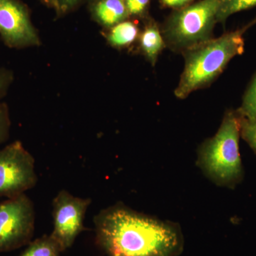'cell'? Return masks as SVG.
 <instances>
[{
    "label": "cell",
    "instance_id": "1",
    "mask_svg": "<svg viewBox=\"0 0 256 256\" xmlns=\"http://www.w3.org/2000/svg\"><path fill=\"white\" fill-rule=\"evenodd\" d=\"M96 242L108 256H178L184 238L176 224L139 213L122 204L94 220Z\"/></svg>",
    "mask_w": 256,
    "mask_h": 256
},
{
    "label": "cell",
    "instance_id": "2",
    "mask_svg": "<svg viewBox=\"0 0 256 256\" xmlns=\"http://www.w3.org/2000/svg\"><path fill=\"white\" fill-rule=\"evenodd\" d=\"M256 23V18L244 28L210 38L183 52L184 69L175 96L184 99L192 92L210 85L223 72L229 62L244 53V35Z\"/></svg>",
    "mask_w": 256,
    "mask_h": 256
},
{
    "label": "cell",
    "instance_id": "3",
    "mask_svg": "<svg viewBox=\"0 0 256 256\" xmlns=\"http://www.w3.org/2000/svg\"><path fill=\"white\" fill-rule=\"evenodd\" d=\"M240 118L237 110L227 112L218 132L205 141L198 151L200 168L220 186L235 188L244 176L238 144Z\"/></svg>",
    "mask_w": 256,
    "mask_h": 256
},
{
    "label": "cell",
    "instance_id": "4",
    "mask_svg": "<svg viewBox=\"0 0 256 256\" xmlns=\"http://www.w3.org/2000/svg\"><path fill=\"white\" fill-rule=\"evenodd\" d=\"M220 3V0H201L176 10L163 26L165 44L184 52L210 40Z\"/></svg>",
    "mask_w": 256,
    "mask_h": 256
},
{
    "label": "cell",
    "instance_id": "5",
    "mask_svg": "<svg viewBox=\"0 0 256 256\" xmlns=\"http://www.w3.org/2000/svg\"><path fill=\"white\" fill-rule=\"evenodd\" d=\"M34 226V206L24 194L0 204V252L28 245Z\"/></svg>",
    "mask_w": 256,
    "mask_h": 256
},
{
    "label": "cell",
    "instance_id": "6",
    "mask_svg": "<svg viewBox=\"0 0 256 256\" xmlns=\"http://www.w3.org/2000/svg\"><path fill=\"white\" fill-rule=\"evenodd\" d=\"M36 182L34 158L22 143L15 141L0 150V196H18Z\"/></svg>",
    "mask_w": 256,
    "mask_h": 256
},
{
    "label": "cell",
    "instance_id": "7",
    "mask_svg": "<svg viewBox=\"0 0 256 256\" xmlns=\"http://www.w3.org/2000/svg\"><path fill=\"white\" fill-rule=\"evenodd\" d=\"M92 204L90 198H80L66 190H60L52 202L54 229L50 235L62 250L72 247L79 234L86 230V214Z\"/></svg>",
    "mask_w": 256,
    "mask_h": 256
},
{
    "label": "cell",
    "instance_id": "8",
    "mask_svg": "<svg viewBox=\"0 0 256 256\" xmlns=\"http://www.w3.org/2000/svg\"><path fill=\"white\" fill-rule=\"evenodd\" d=\"M0 37L11 48L21 50L41 45L30 8L21 0H0Z\"/></svg>",
    "mask_w": 256,
    "mask_h": 256
},
{
    "label": "cell",
    "instance_id": "9",
    "mask_svg": "<svg viewBox=\"0 0 256 256\" xmlns=\"http://www.w3.org/2000/svg\"><path fill=\"white\" fill-rule=\"evenodd\" d=\"M88 8L90 18L104 30L130 18L124 0H90Z\"/></svg>",
    "mask_w": 256,
    "mask_h": 256
},
{
    "label": "cell",
    "instance_id": "10",
    "mask_svg": "<svg viewBox=\"0 0 256 256\" xmlns=\"http://www.w3.org/2000/svg\"><path fill=\"white\" fill-rule=\"evenodd\" d=\"M138 41L140 50L154 66L160 54L166 46L164 37L156 22L152 20L146 22L142 31L140 33Z\"/></svg>",
    "mask_w": 256,
    "mask_h": 256
},
{
    "label": "cell",
    "instance_id": "11",
    "mask_svg": "<svg viewBox=\"0 0 256 256\" xmlns=\"http://www.w3.org/2000/svg\"><path fill=\"white\" fill-rule=\"evenodd\" d=\"M140 33L137 24L129 18L102 32L108 44L118 50L130 46L138 40Z\"/></svg>",
    "mask_w": 256,
    "mask_h": 256
},
{
    "label": "cell",
    "instance_id": "12",
    "mask_svg": "<svg viewBox=\"0 0 256 256\" xmlns=\"http://www.w3.org/2000/svg\"><path fill=\"white\" fill-rule=\"evenodd\" d=\"M63 252L60 244L52 235H43L28 244L20 256H60Z\"/></svg>",
    "mask_w": 256,
    "mask_h": 256
},
{
    "label": "cell",
    "instance_id": "13",
    "mask_svg": "<svg viewBox=\"0 0 256 256\" xmlns=\"http://www.w3.org/2000/svg\"><path fill=\"white\" fill-rule=\"evenodd\" d=\"M256 6V0H220L217 22L225 23L232 14Z\"/></svg>",
    "mask_w": 256,
    "mask_h": 256
},
{
    "label": "cell",
    "instance_id": "14",
    "mask_svg": "<svg viewBox=\"0 0 256 256\" xmlns=\"http://www.w3.org/2000/svg\"><path fill=\"white\" fill-rule=\"evenodd\" d=\"M237 112L245 118H256V75L244 94L242 106Z\"/></svg>",
    "mask_w": 256,
    "mask_h": 256
},
{
    "label": "cell",
    "instance_id": "15",
    "mask_svg": "<svg viewBox=\"0 0 256 256\" xmlns=\"http://www.w3.org/2000/svg\"><path fill=\"white\" fill-rule=\"evenodd\" d=\"M240 137L249 144L256 154V118H240Z\"/></svg>",
    "mask_w": 256,
    "mask_h": 256
},
{
    "label": "cell",
    "instance_id": "16",
    "mask_svg": "<svg viewBox=\"0 0 256 256\" xmlns=\"http://www.w3.org/2000/svg\"><path fill=\"white\" fill-rule=\"evenodd\" d=\"M130 18H148L150 0H124Z\"/></svg>",
    "mask_w": 256,
    "mask_h": 256
},
{
    "label": "cell",
    "instance_id": "17",
    "mask_svg": "<svg viewBox=\"0 0 256 256\" xmlns=\"http://www.w3.org/2000/svg\"><path fill=\"white\" fill-rule=\"evenodd\" d=\"M90 0H57L58 8L56 14L57 18H62L65 15L74 12L80 6L88 3Z\"/></svg>",
    "mask_w": 256,
    "mask_h": 256
},
{
    "label": "cell",
    "instance_id": "18",
    "mask_svg": "<svg viewBox=\"0 0 256 256\" xmlns=\"http://www.w3.org/2000/svg\"><path fill=\"white\" fill-rule=\"evenodd\" d=\"M10 127V120L8 106L0 102V143L8 137Z\"/></svg>",
    "mask_w": 256,
    "mask_h": 256
},
{
    "label": "cell",
    "instance_id": "19",
    "mask_svg": "<svg viewBox=\"0 0 256 256\" xmlns=\"http://www.w3.org/2000/svg\"><path fill=\"white\" fill-rule=\"evenodd\" d=\"M14 80V74L12 70L0 68V100L4 97Z\"/></svg>",
    "mask_w": 256,
    "mask_h": 256
},
{
    "label": "cell",
    "instance_id": "20",
    "mask_svg": "<svg viewBox=\"0 0 256 256\" xmlns=\"http://www.w3.org/2000/svg\"><path fill=\"white\" fill-rule=\"evenodd\" d=\"M161 4L166 8L181 9L188 6L193 0H160Z\"/></svg>",
    "mask_w": 256,
    "mask_h": 256
},
{
    "label": "cell",
    "instance_id": "21",
    "mask_svg": "<svg viewBox=\"0 0 256 256\" xmlns=\"http://www.w3.org/2000/svg\"><path fill=\"white\" fill-rule=\"evenodd\" d=\"M45 6L47 8L53 9L55 12H56L57 8H58V2L57 0H40Z\"/></svg>",
    "mask_w": 256,
    "mask_h": 256
}]
</instances>
